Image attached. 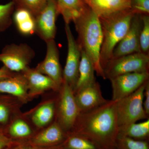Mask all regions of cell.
Masks as SVG:
<instances>
[{
	"label": "cell",
	"instance_id": "cell-31",
	"mask_svg": "<svg viewBox=\"0 0 149 149\" xmlns=\"http://www.w3.org/2000/svg\"><path fill=\"white\" fill-rule=\"evenodd\" d=\"M9 111L8 108L5 105L0 104V123H5L8 120Z\"/></svg>",
	"mask_w": 149,
	"mask_h": 149
},
{
	"label": "cell",
	"instance_id": "cell-28",
	"mask_svg": "<svg viewBox=\"0 0 149 149\" xmlns=\"http://www.w3.org/2000/svg\"><path fill=\"white\" fill-rule=\"evenodd\" d=\"M13 1L0 5V32L4 31L11 23V15L14 8Z\"/></svg>",
	"mask_w": 149,
	"mask_h": 149
},
{
	"label": "cell",
	"instance_id": "cell-30",
	"mask_svg": "<svg viewBox=\"0 0 149 149\" xmlns=\"http://www.w3.org/2000/svg\"><path fill=\"white\" fill-rule=\"evenodd\" d=\"M143 108L146 114L149 116V80L147 82L145 87L144 93V100L143 103Z\"/></svg>",
	"mask_w": 149,
	"mask_h": 149
},
{
	"label": "cell",
	"instance_id": "cell-7",
	"mask_svg": "<svg viewBox=\"0 0 149 149\" xmlns=\"http://www.w3.org/2000/svg\"><path fill=\"white\" fill-rule=\"evenodd\" d=\"M35 56L34 51L26 44L6 46L0 54V61L12 72H22Z\"/></svg>",
	"mask_w": 149,
	"mask_h": 149
},
{
	"label": "cell",
	"instance_id": "cell-33",
	"mask_svg": "<svg viewBox=\"0 0 149 149\" xmlns=\"http://www.w3.org/2000/svg\"><path fill=\"white\" fill-rule=\"evenodd\" d=\"M10 141L7 137L0 135V149H3L9 143Z\"/></svg>",
	"mask_w": 149,
	"mask_h": 149
},
{
	"label": "cell",
	"instance_id": "cell-16",
	"mask_svg": "<svg viewBox=\"0 0 149 149\" xmlns=\"http://www.w3.org/2000/svg\"><path fill=\"white\" fill-rule=\"evenodd\" d=\"M56 5L58 14L67 24L74 22L89 8L84 0H56Z\"/></svg>",
	"mask_w": 149,
	"mask_h": 149
},
{
	"label": "cell",
	"instance_id": "cell-3",
	"mask_svg": "<svg viewBox=\"0 0 149 149\" xmlns=\"http://www.w3.org/2000/svg\"><path fill=\"white\" fill-rule=\"evenodd\" d=\"M135 15L131 10L100 17L102 32L100 63L103 69L111 58L114 48L128 32Z\"/></svg>",
	"mask_w": 149,
	"mask_h": 149
},
{
	"label": "cell",
	"instance_id": "cell-34",
	"mask_svg": "<svg viewBox=\"0 0 149 149\" xmlns=\"http://www.w3.org/2000/svg\"><path fill=\"white\" fill-rule=\"evenodd\" d=\"M24 149H42V148H29Z\"/></svg>",
	"mask_w": 149,
	"mask_h": 149
},
{
	"label": "cell",
	"instance_id": "cell-8",
	"mask_svg": "<svg viewBox=\"0 0 149 149\" xmlns=\"http://www.w3.org/2000/svg\"><path fill=\"white\" fill-rule=\"evenodd\" d=\"M65 28L68 42V53L63 71V82L69 85L74 91L79 76L81 49L73 37L69 24H65Z\"/></svg>",
	"mask_w": 149,
	"mask_h": 149
},
{
	"label": "cell",
	"instance_id": "cell-21",
	"mask_svg": "<svg viewBox=\"0 0 149 149\" xmlns=\"http://www.w3.org/2000/svg\"><path fill=\"white\" fill-rule=\"evenodd\" d=\"M149 119L140 123H130L119 127L118 136L143 141L149 137Z\"/></svg>",
	"mask_w": 149,
	"mask_h": 149
},
{
	"label": "cell",
	"instance_id": "cell-11",
	"mask_svg": "<svg viewBox=\"0 0 149 149\" xmlns=\"http://www.w3.org/2000/svg\"><path fill=\"white\" fill-rule=\"evenodd\" d=\"M47 43V53L45 59L35 68L38 72L47 75L53 80L59 88L63 83V71L59 62V54L54 40Z\"/></svg>",
	"mask_w": 149,
	"mask_h": 149
},
{
	"label": "cell",
	"instance_id": "cell-13",
	"mask_svg": "<svg viewBox=\"0 0 149 149\" xmlns=\"http://www.w3.org/2000/svg\"><path fill=\"white\" fill-rule=\"evenodd\" d=\"M74 95L80 112L94 109L108 101L103 96L100 85L97 81Z\"/></svg>",
	"mask_w": 149,
	"mask_h": 149
},
{
	"label": "cell",
	"instance_id": "cell-2",
	"mask_svg": "<svg viewBox=\"0 0 149 149\" xmlns=\"http://www.w3.org/2000/svg\"><path fill=\"white\" fill-rule=\"evenodd\" d=\"M74 24L78 34L77 42L80 49L92 61L97 75L105 80L100 63L103 35L98 16L89 8Z\"/></svg>",
	"mask_w": 149,
	"mask_h": 149
},
{
	"label": "cell",
	"instance_id": "cell-10",
	"mask_svg": "<svg viewBox=\"0 0 149 149\" xmlns=\"http://www.w3.org/2000/svg\"><path fill=\"white\" fill-rule=\"evenodd\" d=\"M142 27L141 15H135L131 20L128 32L114 48L111 59L141 52L140 36Z\"/></svg>",
	"mask_w": 149,
	"mask_h": 149
},
{
	"label": "cell",
	"instance_id": "cell-18",
	"mask_svg": "<svg viewBox=\"0 0 149 149\" xmlns=\"http://www.w3.org/2000/svg\"><path fill=\"white\" fill-rule=\"evenodd\" d=\"M81 55L79 68V76L74 91V94L96 82L95 69L92 61L84 51Z\"/></svg>",
	"mask_w": 149,
	"mask_h": 149
},
{
	"label": "cell",
	"instance_id": "cell-22",
	"mask_svg": "<svg viewBox=\"0 0 149 149\" xmlns=\"http://www.w3.org/2000/svg\"><path fill=\"white\" fill-rule=\"evenodd\" d=\"M55 111V103L54 102H49L43 104L32 115V121L37 127H44L52 121Z\"/></svg>",
	"mask_w": 149,
	"mask_h": 149
},
{
	"label": "cell",
	"instance_id": "cell-5",
	"mask_svg": "<svg viewBox=\"0 0 149 149\" xmlns=\"http://www.w3.org/2000/svg\"><path fill=\"white\" fill-rule=\"evenodd\" d=\"M149 55L136 53L112 58L103 68L106 79L131 72H149Z\"/></svg>",
	"mask_w": 149,
	"mask_h": 149
},
{
	"label": "cell",
	"instance_id": "cell-27",
	"mask_svg": "<svg viewBox=\"0 0 149 149\" xmlns=\"http://www.w3.org/2000/svg\"><path fill=\"white\" fill-rule=\"evenodd\" d=\"M9 133L15 138H24L32 133V130L28 124L22 119L15 120L10 125Z\"/></svg>",
	"mask_w": 149,
	"mask_h": 149
},
{
	"label": "cell",
	"instance_id": "cell-25",
	"mask_svg": "<svg viewBox=\"0 0 149 149\" xmlns=\"http://www.w3.org/2000/svg\"><path fill=\"white\" fill-rule=\"evenodd\" d=\"M116 146H118L120 149H149L146 141L120 136H118Z\"/></svg>",
	"mask_w": 149,
	"mask_h": 149
},
{
	"label": "cell",
	"instance_id": "cell-17",
	"mask_svg": "<svg viewBox=\"0 0 149 149\" xmlns=\"http://www.w3.org/2000/svg\"><path fill=\"white\" fill-rule=\"evenodd\" d=\"M0 93L10 94L22 100L27 99L29 96L28 87L22 73L0 80Z\"/></svg>",
	"mask_w": 149,
	"mask_h": 149
},
{
	"label": "cell",
	"instance_id": "cell-32",
	"mask_svg": "<svg viewBox=\"0 0 149 149\" xmlns=\"http://www.w3.org/2000/svg\"><path fill=\"white\" fill-rule=\"evenodd\" d=\"M13 72L8 69L6 67L4 66L0 68V80H5L10 77H13L16 74Z\"/></svg>",
	"mask_w": 149,
	"mask_h": 149
},
{
	"label": "cell",
	"instance_id": "cell-20",
	"mask_svg": "<svg viewBox=\"0 0 149 149\" xmlns=\"http://www.w3.org/2000/svg\"><path fill=\"white\" fill-rule=\"evenodd\" d=\"M13 19L19 32L23 35H31L35 32V17L27 10L17 8Z\"/></svg>",
	"mask_w": 149,
	"mask_h": 149
},
{
	"label": "cell",
	"instance_id": "cell-23",
	"mask_svg": "<svg viewBox=\"0 0 149 149\" xmlns=\"http://www.w3.org/2000/svg\"><path fill=\"white\" fill-rule=\"evenodd\" d=\"M65 147L67 149H103L94 141L74 133L67 141Z\"/></svg>",
	"mask_w": 149,
	"mask_h": 149
},
{
	"label": "cell",
	"instance_id": "cell-15",
	"mask_svg": "<svg viewBox=\"0 0 149 149\" xmlns=\"http://www.w3.org/2000/svg\"><path fill=\"white\" fill-rule=\"evenodd\" d=\"M99 17L131 10L130 0H84Z\"/></svg>",
	"mask_w": 149,
	"mask_h": 149
},
{
	"label": "cell",
	"instance_id": "cell-14",
	"mask_svg": "<svg viewBox=\"0 0 149 149\" xmlns=\"http://www.w3.org/2000/svg\"><path fill=\"white\" fill-rule=\"evenodd\" d=\"M27 83L28 95L32 97L49 90L59 91L60 88L47 75L29 67L21 72Z\"/></svg>",
	"mask_w": 149,
	"mask_h": 149
},
{
	"label": "cell",
	"instance_id": "cell-1",
	"mask_svg": "<svg viewBox=\"0 0 149 149\" xmlns=\"http://www.w3.org/2000/svg\"><path fill=\"white\" fill-rule=\"evenodd\" d=\"M71 130L94 141L103 149L116 146L119 130L116 102L108 100L100 106L80 112Z\"/></svg>",
	"mask_w": 149,
	"mask_h": 149
},
{
	"label": "cell",
	"instance_id": "cell-12",
	"mask_svg": "<svg viewBox=\"0 0 149 149\" xmlns=\"http://www.w3.org/2000/svg\"><path fill=\"white\" fill-rule=\"evenodd\" d=\"M58 14L56 0H49L45 6L35 17V32L46 42L54 39Z\"/></svg>",
	"mask_w": 149,
	"mask_h": 149
},
{
	"label": "cell",
	"instance_id": "cell-9",
	"mask_svg": "<svg viewBox=\"0 0 149 149\" xmlns=\"http://www.w3.org/2000/svg\"><path fill=\"white\" fill-rule=\"evenodd\" d=\"M149 72H131L110 79L112 89V100L117 102L135 92L149 80Z\"/></svg>",
	"mask_w": 149,
	"mask_h": 149
},
{
	"label": "cell",
	"instance_id": "cell-19",
	"mask_svg": "<svg viewBox=\"0 0 149 149\" xmlns=\"http://www.w3.org/2000/svg\"><path fill=\"white\" fill-rule=\"evenodd\" d=\"M64 131L58 122H55L37 135L33 143L39 146L58 143L63 140Z\"/></svg>",
	"mask_w": 149,
	"mask_h": 149
},
{
	"label": "cell",
	"instance_id": "cell-26",
	"mask_svg": "<svg viewBox=\"0 0 149 149\" xmlns=\"http://www.w3.org/2000/svg\"><path fill=\"white\" fill-rule=\"evenodd\" d=\"M142 27L140 36V45L141 52L149 55V16L141 15Z\"/></svg>",
	"mask_w": 149,
	"mask_h": 149
},
{
	"label": "cell",
	"instance_id": "cell-29",
	"mask_svg": "<svg viewBox=\"0 0 149 149\" xmlns=\"http://www.w3.org/2000/svg\"><path fill=\"white\" fill-rule=\"evenodd\" d=\"M131 10L135 15H149V0H130Z\"/></svg>",
	"mask_w": 149,
	"mask_h": 149
},
{
	"label": "cell",
	"instance_id": "cell-6",
	"mask_svg": "<svg viewBox=\"0 0 149 149\" xmlns=\"http://www.w3.org/2000/svg\"><path fill=\"white\" fill-rule=\"evenodd\" d=\"M59 91L58 122L65 131H70L80 114V109L75 101L73 90L69 85L63 82Z\"/></svg>",
	"mask_w": 149,
	"mask_h": 149
},
{
	"label": "cell",
	"instance_id": "cell-24",
	"mask_svg": "<svg viewBox=\"0 0 149 149\" xmlns=\"http://www.w3.org/2000/svg\"><path fill=\"white\" fill-rule=\"evenodd\" d=\"M49 0H13L17 8L27 10L35 17L44 8Z\"/></svg>",
	"mask_w": 149,
	"mask_h": 149
},
{
	"label": "cell",
	"instance_id": "cell-4",
	"mask_svg": "<svg viewBox=\"0 0 149 149\" xmlns=\"http://www.w3.org/2000/svg\"><path fill=\"white\" fill-rule=\"evenodd\" d=\"M148 81L131 95L116 102V114L119 127L136 123L139 120L148 119L143 106L144 91Z\"/></svg>",
	"mask_w": 149,
	"mask_h": 149
}]
</instances>
